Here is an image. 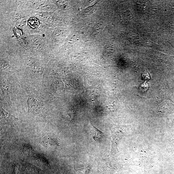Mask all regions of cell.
I'll return each mask as SVG.
<instances>
[{
	"mask_svg": "<svg viewBox=\"0 0 174 174\" xmlns=\"http://www.w3.org/2000/svg\"><path fill=\"white\" fill-rule=\"evenodd\" d=\"M1 120L4 124H12L16 122L19 119L4 110L2 107L1 109Z\"/></svg>",
	"mask_w": 174,
	"mask_h": 174,
	"instance_id": "obj_3",
	"label": "cell"
},
{
	"mask_svg": "<svg viewBox=\"0 0 174 174\" xmlns=\"http://www.w3.org/2000/svg\"><path fill=\"white\" fill-rule=\"evenodd\" d=\"M112 146L111 154H114L118 152L117 146L118 143L127 134L126 130L123 127L119 126L112 128L111 129Z\"/></svg>",
	"mask_w": 174,
	"mask_h": 174,
	"instance_id": "obj_1",
	"label": "cell"
},
{
	"mask_svg": "<svg viewBox=\"0 0 174 174\" xmlns=\"http://www.w3.org/2000/svg\"><path fill=\"white\" fill-rule=\"evenodd\" d=\"M104 24L103 22H100L96 25V28L97 29H101L103 27Z\"/></svg>",
	"mask_w": 174,
	"mask_h": 174,
	"instance_id": "obj_7",
	"label": "cell"
},
{
	"mask_svg": "<svg viewBox=\"0 0 174 174\" xmlns=\"http://www.w3.org/2000/svg\"><path fill=\"white\" fill-rule=\"evenodd\" d=\"M142 79L145 80H148L150 79L149 74L147 72H145L142 73Z\"/></svg>",
	"mask_w": 174,
	"mask_h": 174,
	"instance_id": "obj_6",
	"label": "cell"
},
{
	"mask_svg": "<svg viewBox=\"0 0 174 174\" xmlns=\"http://www.w3.org/2000/svg\"><path fill=\"white\" fill-rule=\"evenodd\" d=\"M28 24L30 27L35 28L38 27L39 25V21L36 17H32L29 20Z\"/></svg>",
	"mask_w": 174,
	"mask_h": 174,
	"instance_id": "obj_5",
	"label": "cell"
},
{
	"mask_svg": "<svg viewBox=\"0 0 174 174\" xmlns=\"http://www.w3.org/2000/svg\"><path fill=\"white\" fill-rule=\"evenodd\" d=\"M93 127L94 129L92 136L93 139L95 141L100 140L104 136V134L95 128L93 125Z\"/></svg>",
	"mask_w": 174,
	"mask_h": 174,
	"instance_id": "obj_4",
	"label": "cell"
},
{
	"mask_svg": "<svg viewBox=\"0 0 174 174\" xmlns=\"http://www.w3.org/2000/svg\"><path fill=\"white\" fill-rule=\"evenodd\" d=\"M27 103L28 112L34 114H37L40 113L42 109V106L40 102L37 99L29 98Z\"/></svg>",
	"mask_w": 174,
	"mask_h": 174,
	"instance_id": "obj_2",
	"label": "cell"
}]
</instances>
